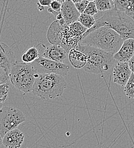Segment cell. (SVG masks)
<instances>
[{"label": "cell", "instance_id": "8992f818", "mask_svg": "<svg viewBox=\"0 0 134 148\" xmlns=\"http://www.w3.org/2000/svg\"><path fill=\"white\" fill-rule=\"evenodd\" d=\"M47 38L51 44L61 46L67 54L71 50L77 49L82 39L73 32L69 25L60 23L57 19L50 25Z\"/></svg>", "mask_w": 134, "mask_h": 148}, {"label": "cell", "instance_id": "7c38bea8", "mask_svg": "<svg viewBox=\"0 0 134 148\" xmlns=\"http://www.w3.org/2000/svg\"><path fill=\"white\" fill-rule=\"evenodd\" d=\"M134 56V39L130 38L123 41L119 51L114 54L118 62H128Z\"/></svg>", "mask_w": 134, "mask_h": 148}, {"label": "cell", "instance_id": "4316f807", "mask_svg": "<svg viewBox=\"0 0 134 148\" xmlns=\"http://www.w3.org/2000/svg\"><path fill=\"white\" fill-rule=\"evenodd\" d=\"M128 64H129V67H130L132 73H134V56L128 62Z\"/></svg>", "mask_w": 134, "mask_h": 148}, {"label": "cell", "instance_id": "44dd1931", "mask_svg": "<svg viewBox=\"0 0 134 148\" xmlns=\"http://www.w3.org/2000/svg\"><path fill=\"white\" fill-rule=\"evenodd\" d=\"M124 92L129 98L134 99V74L131 75L124 86Z\"/></svg>", "mask_w": 134, "mask_h": 148}, {"label": "cell", "instance_id": "e0dca14e", "mask_svg": "<svg viewBox=\"0 0 134 148\" xmlns=\"http://www.w3.org/2000/svg\"><path fill=\"white\" fill-rule=\"evenodd\" d=\"M40 56L38 49L36 46H33L29 49L22 54L21 60L26 63H32Z\"/></svg>", "mask_w": 134, "mask_h": 148}, {"label": "cell", "instance_id": "52a82bcc", "mask_svg": "<svg viewBox=\"0 0 134 148\" xmlns=\"http://www.w3.org/2000/svg\"><path fill=\"white\" fill-rule=\"evenodd\" d=\"M26 121V119L21 110L10 107H3L0 109V134L2 137Z\"/></svg>", "mask_w": 134, "mask_h": 148}, {"label": "cell", "instance_id": "4fadbf2b", "mask_svg": "<svg viewBox=\"0 0 134 148\" xmlns=\"http://www.w3.org/2000/svg\"><path fill=\"white\" fill-rule=\"evenodd\" d=\"M67 53L60 45H52L46 47L42 57L55 61L63 63L67 58Z\"/></svg>", "mask_w": 134, "mask_h": 148}, {"label": "cell", "instance_id": "d6986e66", "mask_svg": "<svg viewBox=\"0 0 134 148\" xmlns=\"http://www.w3.org/2000/svg\"><path fill=\"white\" fill-rule=\"evenodd\" d=\"M11 67L6 64H0V84L8 83Z\"/></svg>", "mask_w": 134, "mask_h": 148}, {"label": "cell", "instance_id": "d4e9b609", "mask_svg": "<svg viewBox=\"0 0 134 148\" xmlns=\"http://www.w3.org/2000/svg\"><path fill=\"white\" fill-rule=\"evenodd\" d=\"M50 6L51 9H52L53 10H54L55 11L60 12L62 3H60V2H58L57 1L53 0V1L52 2Z\"/></svg>", "mask_w": 134, "mask_h": 148}, {"label": "cell", "instance_id": "4dcf8cb0", "mask_svg": "<svg viewBox=\"0 0 134 148\" xmlns=\"http://www.w3.org/2000/svg\"><path fill=\"white\" fill-rule=\"evenodd\" d=\"M3 107V103H0V109L2 108Z\"/></svg>", "mask_w": 134, "mask_h": 148}, {"label": "cell", "instance_id": "30bf717a", "mask_svg": "<svg viewBox=\"0 0 134 148\" xmlns=\"http://www.w3.org/2000/svg\"><path fill=\"white\" fill-rule=\"evenodd\" d=\"M25 136L19 128L6 133L2 138V144L6 148H19L23 143Z\"/></svg>", "mask_w": 134, "mask_h": 148}, {"label": "cell", "instance_id": "f1b7e54d", "mask_svg": "<svg viewBox=\"0 0 134 148\" xmlns=\"http://www.w3.org/2000/svg\"><path fill=\"white\" fill-rule=\"evenodd\" d=\"M55 1H57L58 2H60V3H63V2H65V1H66L67 0H55Z\"/></svg>", "mask_w": 134, "mask_h": 148}, {"label": "cell", "instance_id": "5bb4252c", "mask_svg": "<svg viewBox=\"0 0 134 148\" xmlns=\"http://www.w3.org/2000/svg\"><path fill=\"white\" fill-rule=\"evenodd\" d=\"M68 54L69 61L74 68L80 69L85 67L87 59V56L85 53L77 49H73Z\"/></svg>", "mask_w": 134, "mask_h": 148}, {"label": "cell", "instance_id": "8fae6325", "mask_svg": "<svg viewBox=\"0 0 134 148\" xmlns=\"http://www.w3.org/2000/svg\"><path fill=\"white\" fill-rule=\"evenodd\" d=\"M60 13L67 25L78 21L80 15L71 0H67L62 3Z\"/></svg>", "mask_w": 134, "mask_h": 148}, {"label": "cell", "instance_id": "1f68e13d", "mask_svg": "<svg viewBox=\"0 0 134 148\" xmlns=\"http://www.w3.org/2000/svg\"><path fill=\"white\" fill-rule=\"evenodd\" d=\"M89 2H91V1H95L96 0H87Z\"/></svg>", "mask_w": 134, "mask_h": 148}, {"label": "cell", "instance_id": "ac0fdd59", "mask_svg": "<svg viewBox=\"0 0 134 148\" xmlns=\"http://www.w3.org/2000/svg\"><path fill=\"white\" fill-rule=\"evenodd\" d=\"M78 21L83 26L89 29L95 25L96 20L94 16L88 15L85 13H82L80 14Z\"/></svg>", "mask_w": 134, "mask_h": 148}, {"label": "cell", "instance_id": "603a6c76", "mask_svg": "<svg viewBox=\"0 0 134 148\" xmlns=\"http://www.w3.org/2000/svg\"><path fill=\"white\" fill-rule=\"evenodd\" d=\"M98 10L96 8L95 2L94 1H91V2H89V3L83 13L94 16L98 13Z\"/></svg>", "mask_w": 134, "mask_h": 148}, {"label": "cell", "instance_id": "7402d4cb", "mask_svg": "<svg viewBox=\"0 0 134 148\" xmlns=\"http://www.w3.org/2000/svg\"><path fill=\"white\" fill-rule=\"evenodd\" d=\"M9 83L0 84V103H3L6 101L9 92Z\"/></svg>", "mask_w": 134, "mask_h": 148}, {"label": "cell", "instance_id": "3957f363", "mask_svg": "<svg viewBox=\"0 0 134 148\" xmlns=\"http://www.w3.org/2000/svg\"><path fill=\"white\" fill-rule=\"evenodd\" d=\"M66 86L63 76L56 74H41L35 81L32 92L43 100H48L60 96Z\"/></svg>", "mask_w": 134, "mask_h": 148}, {"label": "cell", "instance_id": "ffe728a7", "mask_svg": "<svg viewBox=\"0 0 134 148\" xmlns=\"http://www.w3.org/2000/svg\"><path fill=\"white\" fill-rule=\"evenodd\" d=\"M94 2L98 10L100 12L109 11L114 8V5L111 3L110 0H96Z\"/></svg>", "mask_w": 134, "mask_h": 148}, {"label": "cell", "instance_id": "5b68a950", "mask_svg": "<svg viewBox=\"0 0 134 148\" xmlns=\"http://www.w3.org/2000/svg\"><path fill=\"white\" fill-rule=\"evenodd\" d=\"M38 76L32 63H26L22 60L15 62L9 74L11 83L25 94L32 92L34 84Z\"/></svg>", "mask_w": 134, "mask_h": 148}, {"label": "cell", "instance_id": "9c48e42d", "mask_svg": "<svg viewBox=\"0 0 134 148\" xmlns=\"http://www.w3.org/2000/svg\"><path fill=\"white\" fill-rule=\"evenodd\" d=\"M113 80L115 84L124 87L130 79L132 72L128 62H116L113 68Z\"/></svg>", "mask_w": 134, "mask_h": 148}, {"label": "cell", "instance_id": "484cf974", "mask_svg": "<svg viewBox=\"0 0 134 148\" xmlns=\"http://www.w3.org/2000/svg\"><path fill=\"white\" fill-rule=\"evenodd\" d=\"M53 0H38L37 2L38 6H41L43 7L50 6Z\"/></svg>", "mask_w": 134, "mask_h": 148}, {"label": "cell", "instance_id": "9a60e30c", "mask_svg": "<svg viewBox=\"0 0 134 148\" xmlns=\"http://www.w3.org/2000/svg\"><path fill=\"white\" fill-rule=\"evenodd\" d=\"M114 9L124 13L134 20V0H112Z\"/></svg>", "mask_w": 134, "mask_h": 148}, {"label": "cell", "instance_id": "ba28073f", "mask_svg": "<svg viewBox=\"0 0 134 148\" xmlns=\"http://www.w3.org/2000/svg\"><path fill=\"white\" fill-rule=\"evenodd\" d=\"M32 64L39 75L56 74L65 76L70 70L69 66L63 63L55 62L42 56H40Z\"/></svg>", "mask_w": 134, "mask_h": 148}, {"label": "cell", "instance_id": "7a4b0ae2", "mask_svg": "<svg viewBox=\"0 0 134 148\" xmlns=\"http://www.w3.org/2000/svg\"><path fill=\"white\" fill-rule=\"evenodd\" d=\"M123 41L115 30L107 26H102L82 39L79 45L90 46L115 54L121 47Z\"/></svg>", "mask_w": 134, "mask_h": 148}, {"label": "cell", "instance_id": "f546056e", "mask_svg": "<svg viewBox=\"0 0 134 148\" xmlns=\"http://www.w3.org/2000/svg\"><path fill=\"white\" fill-rule=\"evenodd\" d=\"M2 136H1V135L0 134V147H1V144H2Z\"/></svg>", "mask_w": 134, "mask_h": 148}, {"label": "cell", "instance_id": "83f0119b", "mask_svg": "<svg viewBox=\"0 0 134 148\" xmlns=\"http://www.w3.org/2000/svg\"><path fill=\"white\" fill-rule=\"evenodd\" d=\"M71 1H73V2L74 3H78V2H81V1H83V0H71Z\"/></svg>", "mask_w": 134, "mask_h": 148}, {"label": "cell", "instance_id": "6da1fadb", "mask_svg": "<svg viewBox=\"0 0 134 148\" xmlns=\"http://www.w3.org/2000/svg\"><path fill=\"white\" fill-rule=\"evenodd\" d=\"M109 27L118 33L123 40L134 39V20L124 13L114 8L107 11L102 17L96 20L95 25L88 29L82 39L96 29L102 27Z\"/></svg>", "mask_w": 134, "mask_h": 148}, {"label": "cell", "instance_id": "2e32d148", "mask_svg": "<svg viewBox=\"0 0 134 148\" xmlns=\"http://www.w3.org/2000/svg\"><path fill=\"white\" fill-rule=\"evenodd\" d=\"M16 61L14 53L11 49L0 42V64H6L12 67Z\"/></svg>", "mask_w": 134, "mask_h": 148}, {"label": "cell", "instance_id": "cb8c5ba5", "mask_svg": "<svg viewBox=\"0 0 134 148\" xmlns=\"http://www.w3.org/2000/svg\"><path fill=\"white\" fill-rule=\"evenodd\" d=\"M89 3V2L87 0H83L81 2H78V3H74V4H75V6H76L77 10H78V12L80 14H82V13H84Z\"/></svg>", "mask_w": 134, "mask_h": 148}, {"label": "cell", "instance_id": "277c9868", "mask_svg": "<svg viewBox=\"0 0 134 148\" xmlns=\"http://www.w3.org/2000/svg\"><path fill=\"white\" fill-rule=\"evenodd\" d=\"M77 49L87 56V62L83 69L89 73H104L111 69L116 61L114 58V54L94 47L78 45Z\"/></svg>", "mask_w": 134, "mask_h": 148}]
</instances>
